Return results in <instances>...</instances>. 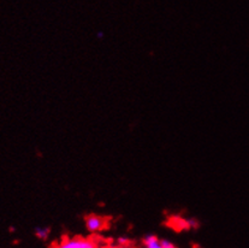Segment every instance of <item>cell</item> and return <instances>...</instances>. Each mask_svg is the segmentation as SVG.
<instances>
[{"instance_id":"6da1fadb","label":"cell","mask_w":249,"mask_h":248,"mask_svg":"<svg viewBox=\"0 0 249 248\" xmlns=\"http://www.w3.org/2000/svg\"><path fill=\"white\" fill-rule=\"evenodd\" d=\"M54 248H98V244L95 240L89 237H64L55 245Z\"/></svg>"},{"instance_id":"7a4b0ae2","label":"cell","mask_w":249,"mask_h":248,"mask_svg":"<svg viewBox=\"0 0 249 248\" xmlns=\"http://www.w3.org/2000/svg\"><path fill=\"white\" fill-rule=\"evenodd\" d=\"M85 223L88 231L91 232V234H95V232H99L105 229L107 222H106L104 217L98 216V214H89V216L86 217Z\"/></svg>"},{"instance_id":"3957f363","label":"cell","mask_w":249,"mask_h":248,"mask_svg":"<svg viewBox=\"0 0 249 248\" xmlns=\"http://www.w3.org/2000/svg\"><path fill=\"white\" fill-rule=\"evenodd\" d=\"M142 245L143 248H162L161 241L157 235L148 234L142 239Z\"/></svg>"},{"instance_id":"277c9868","label":"cell","mask_w":249,"mask_h":248,"mask_svg":"<svg viewBox=\"0 0 249 248\" xmlns=\"http://www.w3.org/2000/svg\"><path fill=\"white\" fill-rule=\"evenodd\" d=\"M50 232H51L50 228L47 227H36L34 230L35 236H36L39 240H41V241H46V240L48 239Z\"/></svg>"},{"instance_id":"5b68a950","label":"cell","mask_w":249,"mask_h":248,"mask_svg":"<svg viewBox=\"0 0 249 248\" xmlns=\"http://www.w3.org/2000/svg\"><path fill=\"white\" fill-rule=\"evenodd\" d=\"M200 225V222L196 218H189L184 221V227L187 229H197Z\"/></svg>"},{"instance_id":"8992f818","label":"cell","mask_w":249,"mask_h":248,"mask_svg":"<svg viewBox=\"0 0 249 248\" xmlns=\"http://www.w3.org/2000/svg\"><path fill=\"white\" fill-rule=\"evenodd\" d=\"M117 245L121 247H126L130 245V239L129 237H125V236H121L117 239Z\"/></svg>"},{"instance_id":"52a82bcc","label":"cell","mask_w":249,"mask_h":248,"mask_svg":"<svg viewBox=\"0 0 249 248\" xmlns=\"http://www.w3.org/2000/svg\"><path fill=\"white\" fill-rule=\"evenodd\" d=\"M160 241H161L162 248H177L176 245H175L174 242L170 241V240H166V239H160Z\"/></svg>"}]
</instances>
